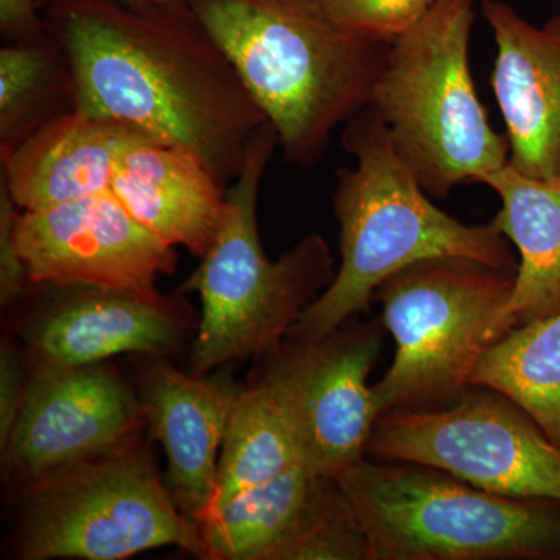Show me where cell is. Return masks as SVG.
<instances>
[{"label": "cell", "mask_w": 560, "mask_h": 560, "mask_svg": "<svg viewBox=\"0 0 560 560\" xmlns=\"http://www.w3.org/2000/svg\"><path fill=\"white\" fill-rule=\"evenodd\" d=\"M195 154L145 140L117 161L110 194L162 242L205 257L219 235L226 191Z\"/></svg>", "instance_id": "e0dca14e"}, {"label": "cell", "mask_w": 560, "mask_h": 560, "mask_svg": "<svg viewBox=\"0 0 560 560\" xmlns=\"http://www.w3.org/2000/svg\"><path fill=\"white\" fill-rule=\"evenodd\" d=\"M436 0H323L324 9L350 31L388 40L410 31Z\"/></svg>", "instance_id": "cb8c5ba5"}, {"label": "cell", "mask_w": 560, "mask_h": 560, "mask_svg": "<svg viewBox=\"0 0 560 560\" xmlns=\"http://www.w3.org/2000/svg\"><path fill=\"white\" fill-rule=\"evenodd\" d=\"M278 147V132L267 121L250 142L241 175L226 190L215 242L184 285L201 300L200 329L191 350L197 375L278 348L337 272L329 246L318 234L302 238L275 261L261 248L257 201Z\"/></svg>", "instance_id": "277c9868"}, {"label": "cell", "mask_w": 560, "mask_h": 560, "mask_svg": "<svg viewBox=\"0 0 560 560\" xmlns=\"http://www.w3.org/2000/svg\"><path fill=\"white\" fill-rule=\"evenodd\" d=\"M20 208L11 197L9 187L0 179V300L9 305L16 300L28 280L27 268L18 253L14 228Z\"/></svg>", "instance_id": "d4e9b609"}, {"label": "cell", "mask_w": 560, "mask_h": 560, "mask_svg": "<svg viewBox=\"0 0 560 560\" xmlns=\"http://www.w3.org/2000/svg\"><path fill=\"white\" fill-rule=\"evenodd\" d=\"M481 183L501 200L490 223L518 249L514 289L492 326L495 342L560 312V179L533 178L506 164Z\"/></svg>", "instance_id": "ac0fdd59"}, {"label": "cell", "mask_w": 560, "mask_h": 560, "mask_svg": "<svg viewBox=\"0 0 560 560\" xmlns=\"http://www.w3.org/2000/svg\"><path fill=\"white\" fill-rule=\"evenodd\" d=\"M378 323L350 324L315 341L283 338L261 385L282 408L302 466L337 478L363 459L378 420L368 383L382 352Z\"/></svg>", "instance_id": "30bf717a"}, {"label": "cell", "mask_w": 560, "mask_h": 560, "mask_svg": "<svg viewBox=\"0 0 560 560\" xmlns=\"http://www.w3.org/2000/svg\"><path fill=\"white\" fill-rule=\"evenodd\" d=\"M22 383V370L16 352L7 342L0 350V445L2 448L9 444L11 433L16 425L18 418L25 396Z\"/></svg>", "instance_id": "484cf974"}, {"label": "cell", "mask_w": 560, "mask_h": 560, "mask_svg": "<svg viewBox=\"0 0 560 560\" xmlns=\"http://www.w3.org/2000/svg\"><path fill=\"white\" fill-rule=\"evenodd\" d=\"M514 282L515 275L480 261L430 259L382 283L374 298L396 355L372 386L378 419L394 410L445 407L470 388Z\"/></svg>", "instance_id": "52a82bcc"}, {"label": "cell", "mask_w": 560, "mask_h": 560, "mask_svg": "<svg viewBox=\"0 0 560 560\" xmlns=\"http://www.w3.org/2000/svg\"><path fill=\"white\" fill-rule=\"evenodd\" d=\"M370 560L560 559V501L515 499L433 467L360 459L337 477Z\"/></svg>", "instance_id": "8992f818"}, {"label": "cell", "mask_w": 560, "mask_h": 560, "mask_svg": "<svg viewBox=\"0 0 560 560\" xmlns=\"http://www.w3.org/2000/svg\"><path fill=\"white\" fill-rule=\"evenodd\" d=\"M60 289L66 293L27 331L36 368L88 366L121 353L158 355L178 346V312L158 291Z\"/></svg>", "instance_id": "5bb4252c"}, {"label": "cell", "mask_w": 560, "mask_h": 560, "mask_svg": "<svg viewBox=\"0 0 560 560\" xmlns=\"http://www.w3.org/2000/svg\"><path fill=\"white\" fill-rule=\"evenodd\" d=\"M278 132L308 168L331 135L371 105L390 43L350 31L323 0H186Z\"/></svg>", "instance_id": "7a4b0ae2"}, {"label": "cell", "mask_w": 560, "mask_h": 560, "mask_svg": "<svg viewBox=\"0 0 560 560\" xmlns=\"http://www.w3.org/2000/svg\"><path fill=\"white\" fill-rule=\"evenodd\" d=\"M28 280L40 285L154 293L173 275V246L147 230L110 191L39 210H20L14 228Z\"/></svg>", "instance_id": "8fae6325"}, {"label": "cell", "mask_w": 560, "mask_h": 560, "mask_svg": "<svg viewBox=\"0 0 560 560\" xmlns=\"http://www.w3.org/2000/svg\"><path fill=\"white\" fill-rule=\"evenodd\" d=\"M143 419L135 394L98 363L36 368L7 444L9 466L22 480L35 482L127 451Z\"/></svg>", "instance_id": "7c38bea8"}, {"label": "cell", "mask_w": 560, "mask_h": 560, "mask_svg": "<svg viewBox=\"0 0 560 560\" xmlns=\"http://www.w3.org/2000/svg\"><path fill=\"white\" fill-rule=\"evenodd\" d=\"M241 389L230 378L189 377L154 366L143 389V412L168 463L176 506L198 526L219 492L220 453Z\"/></svg>", "instance_id": "9a60e30c"}, {"label": "cell", "mask_w": 560, "mask_h": 560, "mask_svg": "<svg viewBox=\"0 0 560 560\" xmlns=\"http://www.w3.org/2000/svg\"><path fill=\"white\" fill-rule=\"evenodd\" d=\"M315 478L298 466L232 497L200 525L205 559L267 560L300 512Z\"/></svg>", "instance_id": "44dd1931"}, {"label": "cell", "mask_w": 560, "mask_h": 560, "mask_svg": "<svg viewBox=\"0 0 560 560\" xmlns=\"http://www.w3.org/2000/svg\"><path fill=\"white\" fill-rule=\"evenodd\" d=\"M43 11L68 58L73 108L189 151L224 186L237 179L268 120L186 0H58Z\"/></svg>", "instance_id": "6da1fadb"}, {"label": "cell", "mask_w": 560, "mask_h": 560, "mask_svg": "<svg viewBox=\"0 0 560 560\" xmlns=\"http://www.w3.org/2000/svg\"><path fill=\"white\" fill-rule=\"evenodd\" d=\"M161 547L205 559L200 526L179 511L143 453L130 447L32 482L22 559L120 560Z\"/></svg>", "instance_id": "ba28073f"}, {"label": "cell", "mask_w": 560, "mask_h": 560, "mask_svg": "<svg viewBox=\"0 0 560 560\" xmlns=\"http://www.w3.org/2000/svg\"><path fill=\"white\" fill-rule=\"evenodd\" d=\"M471 386L514 401L560 447V312L493 342L475 368Z\"/></svg>", "instance_id": "d6986e66"}, {"label": "cell", "mask_w": 560, "mask_h": 560, "mask_svg": "<svg viewBox=\"0 0 560 560\" xmlns=\"http://www.w3.org/2000/svg\"><path fill=\"white\" fill-rule=\"evenodd\" d=\"M145 140L154 139L124 121L70 108L2 154V180L20 210L105 194L124 151Z\"/></svg>", "instance_id": "2e32d148"}, {"label": "cell", "mask_w": 560, "mask_h": 560, "mask_svg": "<svg viewBox=\"0 0 560 560\" xmlns=\"http://www.w3.org/2000/svg\"><path fill=\"white\" fill-rule=\"evenodd\" d=\"M62 92L73 95L72 72L50 32L0 49V149L13 150L44 121L58 116Z\"/></svg>", "instance_id": "7402d4cb"}, {"label": "cell", "mask_w": 560, "mask_h": 560, "mask_svg": "<svg viewBox=\"0 0 560 560\" xmlns=\"http://www.w3.org/2000/svg\"><path fill=\"white\" fill-rule=\"evenodd\" d=\"M482 13L495 39L490 84L506 124L508 164L559 180L560 16L539 27L500 0H482Z\"/></svg>", "instance_id": "4fadbf2b"}, {"label": "cell", "mask_w": 560, "mask_h": 560, "mask_svg": "<svg viewBox=\"0 0 560 560\" xmlns=\"http://www.w3.org/2000/svg\"><path fill=\"white\" fill-rule=\"evenodd\" d=\"M38 0H0V32L9 43L38 39L47 35L38 16Z\"/></svg>", "instance_id": "4316f807"}, {"label": "cell", "mask_w": 560, "mask_h": 560, "mask_svg": "<svg viewBox=\"0 0 560 560\" xmlns=\"http://www.w3.org/2000/svg\"><path fill=\"white\" fill-rule=\"evenodd\" d=\"M474 388L445 407L386 412L368 452L433 467L499 495L560 501L559 445L508 397Z\"/></svg>", "instance_id": "9c48e42d"}, {"label": "cell", "mask_w": 560, "mask_h": 560, "mask_svg": "<svg viewBox=\"0 0 560 560\" xmlns=\"http://www.w3.org/2000/svg\"><path fill=\"white\" fill-rule=\"evenodd\" d=\"M54 2H58V0H38V9L43 10L44 7ZM119 2L128 3V5H171V3H179L184 0H119Z\"/></svg>", "instance_id": "83f0119b"}, {"label": "cell", "mask_w": 560, "mask_h": 560, "mask_svg": "<svg viewBox=\"0 0 560 560\" xmlns=\"http://www.w3.org/2000/svg\"><path fill=\"white\" fill-rule=\"evenodd\" d=\"M341 145L355 160V167L338 172L334 195L341 264L330 285L285 338L315 341L327 337L368 311L390 276L419 261L466 259L517 272L518 261L506 237L492 223H460L431 202L371 106L345 125Z\"/></svg>", "instance_id": "3957f363"}, {"label": "cell", "mask_w": 560, "mask_h": 560, "mask_svg": "<svg viewBox=\"0 0 560 560\" xmlns=\"http://www.w3.org/2000/svg\"><path fill=\"white\" fill-rule=\"evenodd\" d=\"M298 466L302 463L293 430L270 390L261 383L241 390L224 434L219 492L209 515L242 490Z\"/></svg>", "instance_id": "ffe728a7"}, {"label": "cell", "mask_w": 560, "mask_h": 560, "mask_svg": "<svg viewBox=\"0 0 560 560\" xmlns=\"http://www.w3.org/2000/svg\"><path fill=\"white\" fill-rule=\"evenodd\" d=\"M474 20V0H436L390 43L372 94L394 150L438 198L510 162V143L490 127L471 77Z\"/></svg>", "instance_id": "5b68a950"}, {"label": "cell", "mask_w": 560, "mask_h": 560, "mask_svg": "<svg viewBox=\"0 0 560 560\" xmlns=\"http://www.w3.org/2000/svg\"><path fill=\"white\" fill-rule=\"evenodd\" d=\"M267 560H370L366 533L337 478H315Z\"/></svg>", "instance_id": "603a6c76"}]
</instances>
